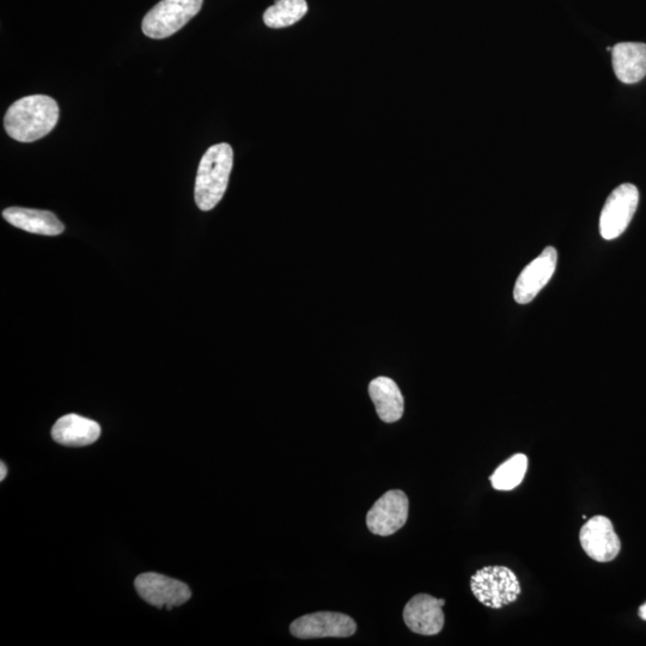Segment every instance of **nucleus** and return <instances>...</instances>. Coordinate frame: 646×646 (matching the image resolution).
<instances>
[{
  "instance_id": "f257e3e1",
  "label": "nucleus",
  "mask_w": 646,
  "mask_h": 646,
  "mask_svg": "<svg viewBox=\"0 0 646 646\" xmlns=\"http://www.w3.org/2000/svg\"><path fill=\"white\" fill-rule=\"evenodd\" d=\"M58 119V103L52 97L32 95L16 101L8 109L4 126L6 133L17 142L33 143L50 134Z\"/></svg>"
},
{
  "instance_id": "f03ea898",
  "label": "nucleus",
  "mask_w": 646,
  "mask_h": 646,
  "mask_svg": "<svg viewBox=\"0 0 646 646\" xmlns=\"http://www.w3.org/2000/svg\"><path fill=\"white\" fill-rule=\"evenodd\" d=\"M234 166V151L227 143L211 146L201 158L194 199L201 211H211L227 192L231 170Z\"/></svg>"
},
{
  "instance_id": "7ed1b4c3",
  "label": "nucleus",
  "mask_w": 646,
  "mask_h": 646,
  "mask_svg": "<svg viewBox=\"0 0 646 646\" xmlns=\"http://www.w3.org/2000/svg\"><path fill=\"white\" fill-rule=\"evenodd\" d=\"M472 593L484 606L501 609L517 601L521 584L507 566H486L472 576Z\"/></svg>"
},
{
  "instance_id": "20e7f679",
  "label": "nucleus",
  "mask_w": 646,
  "mask_h": 646,
  "mask_svg": "<svg viewBox=\"0 0 646 646\" xmlns=\"http://www.w3.org/2000/svg\"><path fill=\"white\" fill-rule=\"evenodd\" d=\"M204 0H161L145 15L142 29L148 38H169L199 14Z\"/></svg>"
},
{
  "instance_id": "39448f33",
  "label": "nucleus",
  "mask_w": 646,
  "mask_h": 646,
  "mask_svg": "<svg viewBox=\"0 0 646 646\" xmlns=\"http://www.w3.org/2000/svg\"><path fill=\"white\" fill-rule=\"evenodd\" d=\"M639 192L635 185H621L609 195L600 217V234L607 241L618 239L637 211Z\"/></svg>"
},
{
  "instance_id": "423d86ee",
  "label": "nucleus",
  "mask_w": 646,
  "mask_h": 646,
  "mask_svg": "<svg viewBox=\"0 0 646 646\" xmlns=\"http://www.w3.org/2000/svg\"><path fill=\"white\" fill-rule=\"evenodd\" d=\"M134 585L139 596L149 605L166 608L167 611L184 605L192 597V591L187 584L154 572L139 575Z\"/></svg>"
},
{
  "instance_id": "0eeeda50",
  "label": "nucleus",
  "mask_w": 646,
  "mask_h": 646,
  "mask_svg": "<svg viewBox=\"0 0 646 646\" xmlns=\"http://www.w3.org/2000/svg\"><path fill=\"white\" fill-rule=\"evenodd\" d=\"M357 624L349 615L318 612L303 615L290 626L291 635L300 639L347 638L355 635Z\"/></svg>"
},
{
  "instance_id": "6e6552de",
  "label": "nucleus",
  "mask_w": 646,
  "mask_h": 646,
  "mask_svg": "<svg viewBox=\"0 0 646 646\" xmlns=\"http://www.w3.org/2000/svg\"><path fill=\"white\" fill-rule=\"evenodd\" d=\"M410 513V502L405 492L388 491L379 498L367 515L371 533L379 536L393 535L405 526Z\"/></svg>"
},
{
  "instance_id": "1a4fd4ad",
  "label": "nucleus",
  "mask_w": 646,
  "mask_h": 646,
  "mask_svg": "<svg viewBox=\"0 0 646 646\" xmlns=\"http://www.w3.org/2000/svg\"><path fill=\"white\" fill-rule=\"evenodd\" d=\"M580 541L587 556L599 563L612 562L621 550L619 536L606 516L591 517L581 529Z\"/></svg>"
},
{
  "instance_id": "9d476101",
  "label": "nucleus",
  "mask_w": 646,
  "mask_h": 646,
  "mask_svg": "<svg viewBox=\"0 0 646 646\" xmlns=\"http://www.w3.org/2000/svg\"><path fill=\"white\" fill-rule=\"evenodd\" d=\"M557 261V249L547 247L538 258L524 267L514 289V298L518 304H528L538 296L556 272Z\"/></svg>"
},
{
  "instance_id": "9b49d317",
  "label": "nucleus",
  "mask_w": 646,
  "mask_h": 646,
  "mask_svg": "<svg viewBox=\"0 0 646 646\" xmlns=\"http://www.w3.org/2000/svg\"><path fill=\"white\" fill-rule=\"evenodd\" d=\"M446 600L436 599L428 594H418L404 609V621L408 629L422 636H436L443 630V606Z\"/></svg>"
},
{
  "instance_id": "f8f14e48",
  "label": "nucleus",
  "mask_w": 646,
  "mask_h": 646,
  "mask_svg": "<svg viewBox=\"0 0 646 646\" xmlns=\"http://www.w3.org/2000/svg\"><path fill=\"white\" fill-rule=\"evenodd\" d=\"M101 436V426L94 420L67 414L54 424L53 440L66 447H85L95 443Z\"/></svg>"
},
{
  "instance_id": "ddd939ff",
  "label": "nucleus",
  "mask_w": 646,
  "mask_h": 646,
  "mask_svg": "<svg viewBox=\"0 0 646 646\" xmlns=\"http://www.w3.org/2000/svg\"><path fill=\"white\" fill-rule=\"evenodd\" d=\"M613 69L620 82L635 84L646 76V45L620 42L612 50Z\"/></svg>"
},
{
  "instance_id": "4468645a",
  "label": "nucleus",
  "mask_w": 646,
  "mask_h": 646,
  "mask_svg": "<svg viewBox=\"0 0 646 646\" xmlns=\"http://www.w3.org/2000/svg\"><path fill=\"white\" fill-rule=\"evenodd\" d=\"M3 217L15 228L32 234L58 236L65 230V225L50 211L9 207L3 211Z\"/></svg>"
},
{
  "instance_id": "2eb2a0df",
  "label": "nucleus",
  "mask_w": 646,
  "mask_h": 646,
  "mask_svg": "<svg viewBox=\"0 0 646 646\" xmlns=\"http://www.w3.org/2000/svg\"><path fill=\"white\" fill-rule=\"evenodd\" d=\"M369 394L377 416L382 422L395 423L404 416L405 400L398 385L389 377L381 376L370 382Z\"/></svg>"
},
{
  "instance_id": "dca6fc26",
  "label": "nucleus",
  "mask_w": 646,
  "mask_h": 646,
  "mask_svg": "<svg viewBox=\"0 0 646 646\" xmlns=\"http://www.w3.org/2000/svg\"><path fill=\"white\" fill-rule=\"evenodd\" d=\"M308 12L306 0H276L265 11L264 22L267 27L280 29L301 21Z\"/></svg>"
},
{
  "instance_id": "f3484780",
  "label": "nucleus",
  "mask_w": 646,
  "mask_h": 646,
  "mask_svg": "<svg viewBox=\"0 0 646 646\" xmlns=\"http://www.w3.org/2000/svg\"><path fill=\"white\" fill-rule=\"evenodd\" d=\"M528 469V457L516 454L502 463L495 473L491 475L493 489L498 491H511L520 486Z\"/></svg>"
},
{
  "instance_id": "a211bd4d",
  "label": "nucleus",
  "mask_w": 646,
  "mask_h": 646,
  "mask_svg": "<svg viewBox=\"0 0 646 646\" xmlns=\"http://www.w3.org/2000/svg\"><path fill=\"white\" fill-rule=\"evenodd\" d=\"M0 472H2V475H0V480H4L6 478V474H8V468L4 465V462H2V465H0Z\"/></svg>"
},
{
  "instance_id": "6ab92c4d",
  "label": "nucleus",
  "mask_w": 646,
  "mask_h": 646,
  "mask_svg": "<svg viewBox=\"0 0 646 646\" xmlns=\"http://www.w3.org/2000/svg\"><path fill=\"white\" fill-rule=\"evenodd\" d=\"M638 614H639V618L646 621V602L644 603L643 606H641V608H639V613Z\"/></svg>"
}]
</instances>
